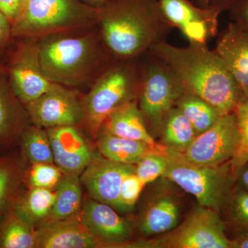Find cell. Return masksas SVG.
I'll list each match as a JSON object with an SVG mask.
<instances>
[{
    "label": "cell",
    "mask_w": 248,
    "mask_h": 248,
    "mask_svg": "<svg viewBox=\"0 0 248 248\" xmlns=\"http://www.w3.org/2000/svg\"><path fill=\"white\" fill-rule=\"evenodd\" d=\"M148 53L172 70L186 92L202 98L221 115L234 112L244 100L226 63L207 45L189 43L181 48L165 40L153 46Z\"/></svg>",
    "instance_id": "6da1fadb"
},
{
    "label": "cell",
    "mask_w": 248,
    "mask_h": 248,
    "mask_svg": "<svg viewBox=\"0 0 248 248\" xmlns=\"http://www.w3.org/2000/svg\"><path fill=\"white\" fill-rule=\"evenodd\" d=\"M97 13L103 44L117 60H138L174 29L158 0H108Z\"/></svg>",
    "instance_id": "7a4b0ae2"
},
{
    "label": "cell",
    "mask_w": 248,
    "mask_h": 248,
    "mask_svg": "<svg viewBox=\"0 0 248 248\" xmlns=\"http://www.w3.org/2000/svg\"><path fill=\"white\" fill-rule=\"evenodd\" d=\"M37 48L45 76L62 86L84 84L117 60L93 35H49L37 41Z\"/></svg>",
    "instance_id": "3957f363"
},
{
    "label": "cell",
    "mask_w": 248,
    "mask_h": 248,
    "mask_svg": "<svg viewBox=\"0 0 248 248\" xmlns=\"http://www.w3.org/2000/svg\"><path fill=\"white\" fill-rule=\"evenodd\" d=\"M139 60H114L99 75L85 96L83 121L94 136L111 112L138 97L141 81Z\"/></svg>",
    "instance_id": "277c9868"
},
{
    "label": "cell",
    "mask_w": 248,
    "mask_h": 248,
    "mask_svg": "<svg viewBox=\"0 0 248 248\" xmlns=\"http://www.w3.org/2000/svg\"><path fill=\"white\" fill-rule=\"evenodd\" d=\"M97 24V8L81 0H25L12 24V35L39 40Z\"/></svg>",
    "instance_id": "5b68a950"
},
{
    "label": "cell",
    "mask_w": 248,
    "mask_h": 248,
    "mask_svg": "<svg viewBox=\"0 0 248 248\" xmlns=\"http://www.w3.org/2000/svg\"><path fill=\"white\" fill-rule=\"evenodd\" d=\"M169 163L162 177L195 197L199 205L219 213L231 204L235 173L231 161L220 166H201L169 149Z\"/></svg>",
    "instance_id": "8992f818"
},
{
    "label": "cell",
    "mask_w": 248,
    "mask_h": 248,
    "mask_svg": "<svg viewBox=\"0 0 248 248\" xmlns=\"http://www.w3.org/2000/svg\"><path fill=\"white\" fill-rule=\"evenodd\" d=\"M139 108L147 125L159 133L166 115L186 92L184 85L164 62L149 53L141 57Z\"/></svg>",
    "instance_id": "52a82bcc"
},
{
    "label": "cell",
    "mask_w": 248,
    "mask_h": 248,
    "mask_svg": "<svg viewBox=\"0 0 248 248\" xmlns=\"http://www.w3.org/2000/svg\"><path fill=\"white\" fill-rule=\"evenodd\" d=\"M218 212L199 205L172 231L150 240L128 243L132 248H232Z\"/></svg>",
    "instance_id": "ba28073f"
},
{
    "label": "cell",
    "mask_w": 248,
    "mask_h": 248,
    "mask_svg": "<svg viewBox=\"0 0 248 248\" xmlns=\"http://www.w3.org/2000/svg\"><path fill=\"white\" fill-rule=\"evenodd\" d=\"M240 140L234 112L221 115L213 126L196 137L183 159L201 166H216L230 162L234 157Z\"/></svg>",
    "instance_id": "9c48e42d"
},
{
    "label": "cell",
    "mask_w": 248,
    "mask_h": 248,
    "mask_svg": "<svg viewBox=\"0 0 248 248\" xmlns=\"http://www.w3.org/2000/svg\"><path fill=\"white\" fill-rule=\"evenodd\" d=\"M30 40L17 45L8 68L11 89L25 105L57 84L46 78L41 68L37 40Z\"/></svg>",
    "instance_id": "30bf717a"
},
{
    "label": "cell",
    "mask_w": 248,
    "mask_h": 248,
    "mask_svg": "<svg viewBox=\"0 0 248 248\" xmlns=\"http://www.w3.org/2000/svg\"><path fill=\"white\" fill-rule=\"evenodd\" d=\"M158 2L170 24L179 29L189 43L207 45L218 35L219 10L200 7L189 0H158Z\"/></svg>",
    "instance_id": "8fae6325"
},
{
    "label": "cell",
    "mask_w": 248,
    "mask_h": 248,
    "mask_svg": "<svg viewBox=\"0 0 248 248\" xmlns=\"http://www.w3.org/2000/svg\"><path fill=\"white\" fill-rule=\"evenodd\" d=\"M25 106L31 121L40 128L76 125L84 119L82 102L60 84Z\"/></svg>",
    "instance_id": "7c38bea8"
},
{
    "label": "cell",
    "mask_w": 248,
    "mask_h": 248,
    "mask_svg": "<svg viewBox=\"0 0 248 248\" xmlns=\"http://www.w3.org/2000/svg\"><path fill=\"white\" fill-rule=\"evenodd\" d=\"M79 218L100 246L124 248L131 241V223L107 204L94 200L86 201Z\"/></svg>",
    "instance_id": "4fadbf2b"
},
{
    "label": "cell",
    "mask_w": 248,
    "mask_h": 248,
    "mask_svg": "<svg viewBox=\"0 0 248 248\" xmlns=\"http://www.w3.org/2000/svg\"><path fill=\"white\" fill-rule=\"evenodd\" d=\"M135 171V165L97 157L81 172L80 181L93 200L123 211L120 202L121 184L125 174Z\"/></svg>",
    "instance_id": "5bb4252c"
},
{
    "label": "cell",
    "mask_w": 248,
    "mask_h": 248,
    "mask_svg": "<svg viewBox=\"0 0 248 248\" xmlns=\"http://www.w3.org/2000/svg\"><path fill=\"white\" fill-rule=\"evenodd\" d=\"M55 163L63 174L79 175L96 159L76 125H65L46 130Z\"/></svg>",
    "instance_id": "9a60e30c"
},
{
    "label": "cell",
    "mask_w": 248,
    "mask_h": 248,
    "mask_svg": "<svg viewBox=\"0 0 248 248\" xmlns=\"http://www.w3.org/2000/svg\"><path fill=\"white\" fill-rule=\"evenodd\" d=\"M215 51L223 60L237 83L244 99H248V31L230 22L218 34Z\"/></svg>",
    "instance_id": "2e32d148"
},
{
    "label": "cell",
    "mask_w": 248,
    "mask_h": 248,
    "mask_svg": "<svg viewBox=\"0 0 248 248\" xmlns=\"http://www.w3.org/2000/svg\"><path fill=\"white\" fill-rule=\"evenodd\" d=\"M37 248H94L100 244L78 216L57 220L48 218L36 230Z\"/></svg>",
    "instance_id": "e0dca14e"
},
{
    "label": "cell",
    "mask_w": 248,
    "mask_h": 248,
    "mask_svg": "<svg viewBox=\"0 0 248 248\" xmlns=\"http://www.w3.org/2000/svg\"><path fill=\"white\" fill-rule=\"evenodd\" d=\"M180 215L177 197L170 192H160L145 206L140 221V231L147 236L164 234L178 226Z\"/></svg>",
    "instance_id": "ac0fdd59"
},
{
    "label": "cell",
    "mask_w": 248,
    "mask_h": 248,
    "mask_svg": "<svg viewBox=\"0 0 248 248\" xmlns=\"http://www.w3.org/2000/svg\"><path fill=\"white\" fill-rule=\"evenodd\" d=\"M97 146L107 159L122 164L136 165L150 153L168 155L169 148L154 146L145 141L116 136L101 127L97 134Z\"/></svg>",
    "instance_id": "d6986e66"
},
{
    "label": "cell",
    "mask_w": 248,
    "mask_h": 248,
    "mask_svg": "<svg viewBox=\"0 0 248 248\" xmlns=\"http://www.w3.org/2000/svg\"><path fill=\"white\" fill-rule=\"evenodd\" d=\"M102 126L120 138L145 141L154 146L161 145L148 131L137 100L126 103L111 112Z\"/></svg>",
    "instance_id": "ffe728a7"
},
{
    "label": "cell",
    "mask_w": 248,
    "mask_h": 248,
    "mask_svg": "<svg viewBox=\"0 0 248 248\" xmlns=\"http://www.w3.org/2000/svg\"><path fill=\"white\" fill-rule=\"evenodd\" d=\"M55 198L56 192L32 187L17 201L14 210L19 218L35 228L49 218Z\"/></svg>",
    "instance_id": "44dd1931"
},
{
    "label": "cell",
    "mask_w": 248,
    "mask_h": 248,
    "mask_svg": "<svg viewBox=\"0 0 248 248\" xmlns=\"http://www.w3.org/2000/svg\"><path fill=\"white\" fill-rule=\"evenodd\" d=\"M159 133L161 144L179 153L185 152L197 136L192 124L177 107L166 115Z\"/></svg>",
    "instance_id": "7402d4cb"
},
{
    "label": "cell",
    "mask_w": 248,
    "mask_h": 248,
    "mask_svg": "<svg viewBox=\"0 0 248 248\" xmlns=\"http://www.w3.org/2000/svg\"><path fill=\"white\" fill-rule=\"evenodd\" d=\"M55 192L56 198L49 218L63 220L79 215L82 194L79 175L63 174Z\"/></svg>",
    "instance_id": "603a6c76"
},
{
    "label": "cell",
    "mask_w": 248,
    "mask_h": 248,
    "mask_svg": "<svg viewBox=\"0 0 248 248\" xmlns=\"http://www.w3.org/2000/svg\"><path fill=\"white\" fill-rule=\"evenodd\" d=\"M176 107L179 109L195 129L197 135L213 126L221 115L202 98L185 92L179 98Z\"/></svg>",
    "instance_id": "cb8c5ba5"
},
{
    "label": "cell",
    "mask_w": 248,
    "mask_h": 248,
    "mask_svg": "<svg viewBox=\"0 0 248 248\" xmlns=\"http://www.w3.org/2000/svg\"><path fill=\"white\" fill-rule=\"evenodd\" d=\"M0 248H37L36 230L13 210L0 227Z\"/></svg>",
    "instance_id": "d4e9b609"
},
{
    "label": "cell",
    "mask_w": 248,
    "mask_h": 248,
    "mask_svg": "<svg viewBox=\"0 0 248 248\" xmlns=\"http://www.w3.org/2000/svg\"><path fill=\"white\" fill-rule=\"evenodd\" d=\"M22 146L24 155L32 164H53V153L48 134L40 127H32L23 133Z\"/></svg>",
    "instance_id": "484cf974"
},
{
    "label": "cell",
    "mask_w": 248,
    "mask_h": 248,
    "mask_svg": "<svg viewBox=\"0 0 248 248\" xmlns=\"http://www.w3.org/2000/svg\"><path fill=\"white\" fill-rule=\"evenodd\" d=\"M12 89L0 81V141L12 138L20 128V115Z\"/></svg>",
    "instance_id": "4316f807"
},
{
    "label": "cell",
    "mask_w": 248,
    "mask_h": 248,
    "mask_svg": "<svg viewBox=\"0 0 248 248\" xmlns=\"http://www.w3.org/2000/svg\"><path fill=\"white\" fill-rule=\"evenodd\" d=\"M234 112L239 125L240 140L231 163L232 167L237 174L248 163V99H244Z\"/></svg>",
    "instance_id": "83f0119b"
},
{
    "label": "cell",
    "mask_w": 248,
    "mask_h": 248,
    "mask_svg": "<svg viewBox=\"0 0 248 248\" xmlns=\"http://www.w3.org/2000/svg\"><path fill=\"white\" fill-rule=\"evenodd\" d=\"M17 166L9 159H0V217L12 204L17 190Z\"/></svg>",
    "instance_id": "f1b7e54d"
},
{
    "label": "cell",
    "mask_w": 248,
    "mask_h": 248,
    "mask_svg": "<svg viewBox=\"0 0 248 248\" xmlns=\"http://www.w3.org/2000/svg\"><path fill=\"white\" fill-rule=\"evenodd\" d=\"M169 163L168 155L150 153L135 165V173L145 184H149L163 177Z\"/></svg>",
    "instance_id": "f546056e"
},
{
    "label": "cell",
    "mask_w": 248,
    "mask_h": 248,
    "mask_svg": "<svg viewBox=\"0 0 248 248\" xmlns=\"http://www.w3.org/2000/svg\"><path fill=\"white\" fill-rule=\"evenodd\" d=\"M62 171L53 164H34L29 174L31 188L50 189L58 186L62 177Z\"/></svg>",
    "instance_id": "4dcf8cb0"
},
{
    "label": "cell",
    "mask_w": 248,
    "mask_h": 248,
    "mask_svg": "<svg viewBox=\"0 0 248 248\" xmlns=\"http://www.w3.org/2000/svg\"><path fill=\"white\" fill-rule=\"evenodd\" d=\"M146 185L135 171L125 174L121 184L120 190V202L124 212L133 209Z\"/></svg>",
    "instance_id": "1f68e13d"
},
{
    "label": "cell",
    "mask_w": 248,
    "mask_h": 248,
    "mask_svg": "<svg viewBox=\"0 0 248 248\" xmlns=\"http://www.w3.org/2000/svg\"><path fill=\"white\" fill-rule=\"evenodd\" d=\"M232 219L243 230H248V191L236 189L233 192L231 204Z\"/></svg>",
    "instance_id": "d6a6232c"
},
{
    "label": "cell",
    "mask_w": 248,
    "mask_h": 248,
    "mask_svg": "<svg viewBox=\"0 0 248 248\" xmlns=\"http://www.w3.org/2000/svg\"><path fill=\"white\" fill-rule=\"evenodd\" d=\"M228 11L232 22L248 31V0H233Z\"/></svg>",
    "instance_id": "836d02e7"
},
{
    "label": "cell",
    "mask_w": 248,
    "mask_h": 248,
    "mask_svg": "<svg viewBox=\"0 0 248 248\" xmlns=\"http://www.w3.org/2000/svg\"><path fill=\"white\" fill-rule=\"evenodd\" d=\"M25 0H0V11L11 23L16 20L22 11Z\"/></svg>",
    "instance_id": "e575fe53"
},
{
    "label": "cell",
    "mask_w": 248,
    "mask_h": 248,
    "mask_svg": "<svg viewBox=\"0 0 248 248\" xmlns=\"http://www.w3.org/2000/svg\"><path fill=\"white\" fill-rule=\"evenodd\" d=\"M12 37L11 23L0 11V48L6 47Z\"/></svg>",
    "instance_id": "d590c367"
},
{
    "label": "cell",
    "mask_w": 248,
    "mask_h": 248,
    "mask_svg": "<svg viewBox=\"0 0 248 248\" xmlns=\"http://www.w3.org/2000/svg\"><path fill=\"white\" fill-rule=\"evenodd\" d=\"M232 248H248V230H243L234 239L231 240Z\"/></svg>",
    "instance_id": "8d00e7d4"
},
{
    "label": "cell",
    "mask_w": 248,
    "mask_h": 248,
    "mask_svg": "<svg viewBox=\"0 0 248 248\" xmlns=\"http://www.w3.org/2000/svg\"><path fill=\"white\" fill-rule=\"evenodd\" d=\"M233 0H208V6L219 10L221 13L228 11Z\"/></svg>",
    "instance_id": "74e56055"
},
{
    "label": "cell",
    "mask_w": 248,
    "mask_h": 248,
    "mask_svg": "<svg viewBox=\"0 0 248 248\" xmlns=\"http://www.w3.org/2000/svg\"><path fill=\"white\" fill-rule=\"evenodd\" d=\"M81 1L93 7L97 8L107 2L108 0H81Z\"/></svg>",
    "instance_id": "f35d334b"
},
{
    "label": "cell",
    "mask_w": 248,
    "mask_h": 248,
    "mask_svg": "<svg viewBox=\"0 0 248 248\" xmlns=\"http://www.w3.org/2000/svg\"><path fill=\"white\" fill-rule=\"evenodd\" d=\"M241 171H240V172H241ZM240 180H241L244 187L248 190V167L247 169L241 171V176H240Z\"/></svg>",
    "instance_id": "ab89813d"
},
{
    "label": "cell",
    "mask_w": 248,
    "mask_h": 248,
    "mask_svg": "<svg viewBox=\"0 0 248 248\" xmlns=\"http://www.w3.org/2000/svg\"><path fill=\"white\" fill-rule=\"evenodd\" d=\"M192 1L200 7H208V0H192Z\"/></svg>",
    "instance_id": "60d3db41"
},
{
    "label": "cell",
    "mask_w": 248,
    "mask_h": 248,
    "mask_svg": "<svg viewBox=\"0 0 248 248\" xmlns=\"http://www.w3.org/2000/svg\"><path fill=\"white\" fill-rule=\"evenodd\" d=\"M5 71H6V68L0 65V73H4Z\"/></svg>",
    "instance_id": "b9f144b4"
}]
</instances>
